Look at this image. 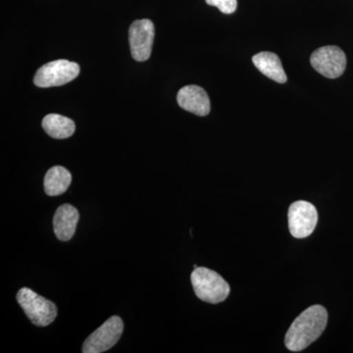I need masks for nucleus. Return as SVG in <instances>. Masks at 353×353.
<instances>
[{
    "label": "nucleus",
    "mask_w": 353,
    "mask_h": 353,
    "mask_svg": "<svg viewBox=\"0 0 353 353\" xmlns=\"http://www.w3.org/2000/svg\"><path fill=\"white\" fill-rule=\"evenodd\" d=\"M196 296L205 303L217 304L229 296L230 285L217 272L205 267H197L190 275Z\"/></svg>",
    "instance_id": "f03ea898"
},
{
    "label": "nucleus",
    "mask_w": 353,
    "mask_h": 353,
    "mask_svg": "<svg viewBox=\"0 0 353 353\" xmlns=\"http://www.w3.org/2000/svg\"><path fill=\"white\" fill-rule=\"evenodd\" d=\"M79 218V211L71 204H63L57 208L53 218V228L58 240L68 241L73 238Z\"/></svg>",
    "instance_id": "9d476101"
},
{
    "label": "nucleus",
    "mask_w": 353,
    "mask_h": 353,
    "mask_svg": "<svg viewBox=\"0 0 353 353\" xmlns=\"http://www.w3.org/2000/svg\"><path fill=\"white\" fill-rule=\"evenodd\" d=\"M71 182V173L66 168L54 166L44 176V190L48 196H60L68 190Z\"/></svg>",
    "instance_id": "f8f14e48"
},
{
    "label": "nucleus",
    "mask_w": 353,
    "mask_h": 353,
    "mask_svg": "<svg viewBox=\"0 0 353 353\" xmlns=\"http://www.w3.org/2000/svg\"><path fill=\"white\" fill-rule=\"evenodd\" d=\"M328 323V312L322 305H313L304 310L292 322L285 334V345L290 352L305 350L320 338Z\"/></svg>",
    "instance_id": "f257e3e1"
},
{
    "label": "nucleus",
    "mask_w": 353,
    "mask_h": 353,
    "mask_svg": "<svg viewBox=\"0 0 353 353\" xmlns=\"http://www.w3.org/2000/svg\"><path fill=\"white\" fill-rule=\"evenodd\" d=\"M290 234L296 239L307 238L314 231L318 222V212L310 202H294L289 209Z\"/></svg>",
    "instance_id": "0eeeda50"
},
{
    "label": "nucleus",
    "mask_w": 353,
    "mask_h": 353,
    "mask_svg": "<svg viewBox=\"0 0 353 353\" xmlns=\"http://www.w3.org/2000/svg\"><path fill=\"white\" fill-rule=\"evenodd\" d=\"M154 41V25L148 19L137 20L129 30L130 48L136 61H146L152 54Z\"/></svg>",
    "instance_id": "6e6552de"
},
{
    "label": "nucleus",
    "mask_w": 353,
    "mask_h": 353,
    "mask_svg": "<svg viewBox=\"0 0 353 353\" xmlns=\"http://www.w3.org/2000/svg\"><path fill=\"white\" fill-rule=\"evenodd\" d=\"M179 105L190 113L206 116L210 112V101L208 92L199 85H187L176 95Z\"/></svg>",
    "instance_id": "1a4fd4ad"
},
{
    "label": "nucleus",
    "mask_w": 353,
    "mask_h": 353,
    "mask_svg": "<svg viewBox=\"0 0 353 353\" xmlns=\"http://www.w3.org/2000/svg\"><path fill=\"white\" fill-rule=\"evenodd\" d=\"M43 128L48 136L53 139L70 138L76 131L73 120L59 114H48L43 120Z\"/></svg>",
    "instance_id": "ddd939ff"
},
{
    "label": "nucleus",
    "mask_w": 353,
    "mask_h": 353,
    "mask_svg": "<svg viewBox=\"0 0 353 353\" xmlns=\"http://www.w3.org/2000/svg\"><path fill=\"white\" fill-rule=\"evenodd\" d=\"M253 64L263 75L268 77L275 82L284 83L288 78L285 75L282 62L278 55L273 52H260L252 57Z\"/></svg>",
    "instance_id": "9b49d317"
},
{
    "label": "nucleus",
    "mask_w": 353,
    "mask_h": 353,
    "mask_svg": "<svg viewBox=\"0 0 353 353\" xmlns=\"http://www.w3.org/2000/svg\"><path fill=\"white\" fill-rule=\"evenodd\" d=\"M310 63L321 75L329 79H336L343 75L345 72L347 57L338 46H324L312 53Z\"/></svg>",
    "instance_id": "423d86ee"
},
{
    "label": "nucleus",
    "mask_w": 353,
    "mask_h": 353,
    "mask_svg": "<svg viewBox=\"0 0 353 353\" xmlns=\"http://www.w3.org/2000/svg\"><path fill=\"white\" fill-rule=\"evenodd\" d=\"M17 301L36 326H48L57 317V305L28 288H23L18 292Z\"/></svg>",
    "instance_id": "7ed1b4c3"
},
{
    "label": "nucleus",
    "mask_w": 353,
    "mask_h": 353,
    "mask_svg": "<svg viewBox=\"0 0 353 353\" xmlns=\"http://www.w3.org/2000/svg\"><path fill=\"white\" fill-rule=\"evenodd\" d=\"M208 6L217 7L221 12L232 14L236 11L238 6L236 0H205Z\"/></svg>",
    "instance_id": "4468645a"
},
{
    "label": "nucleus",
    "mask_w": 353,
    "mask_h": 353,
    "mask_svg": "<svg viewBox=\"0 0 353 353\" xmlns=\"http://www.w3.org/2000/svg\"><path fill=\"white\" fill-rule=\"evenodd\" d=\"M124 331V323L118 316H112L94 333L88 336L83 345V353H101L117 343Z\"/></svg>",
    "instance_id": "39448f33"
},
{
    "label": "nucleus",
    "mask_w": 353,
    "mask_h": 353,
    "mask_svg": "<svg viewBox=\"0 0 353 353\" xmlns=\"http://www.w3.org/2000/svg\"><path fill=\"white\" fill-rule=\"evenodd\" d=\"M80 74V66L68 60H55L41 66L37 71L34 83L39 88L59 87L75 80Z\"/></svg>",
    "instance_id": "20e7f679"
}]
</instances>
